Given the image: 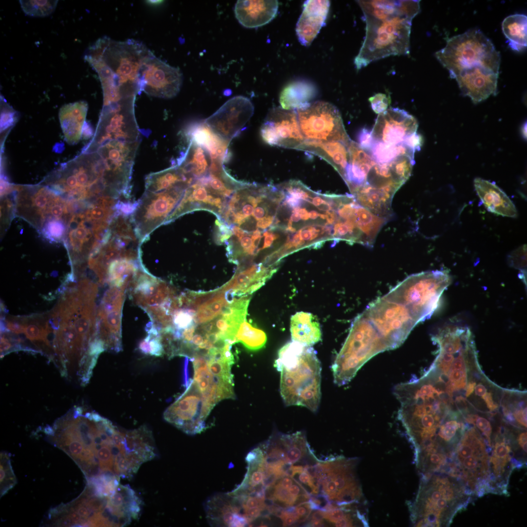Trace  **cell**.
Instances as JSON below:
<instances>
[{"label": "cell", "instance_id": "cell-1", "mask_svg": "<svg viewBox=\"0 0 527 527\" xmlns=\"http://www.w3.org/2000/svg\"><path fill=\"white\" fill-rule=\"evenodd\" d=\"M365 22V35L354 64L358 70L390 56L409 53L413 19L419 0H358Z\"/></svg>", "mask_w": 527, "mask_h": 527}, {"label": "cell", "instance_id": "cell-2", "mask_svg": "<svg viewBox=\"0 0 527 527\" xmlns=\"http://www.w3.org/2000/svg\"><path fill=\"white\" fill-rule=\"evenodd\" d=\"M66 199L93 201L101 197L121 199L114 173L97 151L82 152L49 174L43 182Z\"/></svg>", "mask_w": 527, "mask_h": 527}, {"label": "cell", "instance_id": "cell-3", "mask_svg": "<svg viewBox=\"0 0 527 527\" xmlns=\"http://www.w3.org/2000/svg\"><path fill=\"white\" fill-rule=\"evenodd\" d=\"M274 366L281 372L280 392L285 405L316 412L321 399V366L314 349L289 342L279 350Z\"/></svg>", "mask_w": 527, "mask_h": 527}, {"label": "cell", "instance_id": "cell-4", "mask_svg": "<svg viewBox=\"0 0 527 527\" xmlns=\"http://www.w3.org/2000/svg\"><path fill=\"white\" fill-rule=\"evenodd\" d=\"M474 499L460 481L446 473L422 474L409 508L411 521L416 527H449Z\"/></svg>", "mask_w": 527, "mask_h": 527}, {"label": "cell", "instance_id": "cell-5", "mask_svg": "<svg viewBox=\"0 0 527 527\" xmlns=\"http://www.w3.org/2000/svg\"><path fill=\"white\" fill-rule=\"evenodd\" d=\"M16 215L46 240L64 243L75 203L44 185L12 186Z\"/></svg>", "mask_w": 527, "mask_h": 527}, {"label": "cell", "instance_id": "cell-6", "mask_svg": "<svg viewBox=\"0 0 527 527\" xmlns=\"http://www.w3.org/2000/svg\"><path fill=\"white\" fill-rule=\"evenodd\" d=\"M489 450L480 432L466 423L462 436L449 454L445 473L460 481L475 498L490 493Z\"/></svg>", "mask_w": 527, "mask_h": 527}, {"label": "cell", "instance_id": "cell-7", "mask_svg": "<svg viewBox=\"0 0 527 527\" xmlns=\"http://www.w3.org/2000/svg\"><path fill=\"white\" fill-rule=\"evenodd\" d=\"M243 182L231 177L223 166L212 169L205 175L195 179L186 188L164 224L196 210L208 211L218 217L231 195Z\"/></svg>", "mask_w": 527, "mask_h": 527}, {"label": "cell", "instance_id": "cell-8", "mask_svg": "<svg viewBox=\"0 0 527 527\" xmlns=\"http://www.w3.org/2000/svg\"><path fill=\"white\" fill-rule=\"evenodd\" d=\"M385 350L387 349L382 339L363 312L353 322L332 365L334 383L339 386L348 384L367 361Z\"/></svg>", "mask_w": 527, "mask_h": 527}, {"label": "cell", "instance_id": "cell-9", "mask_svg": "<svg viewBox=\"0 0 527 527\" xmlns=\"http://www.w3.org/2000/svg\"><path fill=\"white\" fill-rule=\"evenodd\" d=\"M435 57L454 79L462 70L477 65L499 73L501 57L491 41L479 29H470L448 39Z\"/></svg>", "mask_w": 527, "mask_h": 527}, {"label": "cell", "instance_id": "cell-10", "mask_svg": "<svg viewBox=\"0 0 527 527\" xmlns=\"http://www.w3.org/2000/svg\"><path fill=\"white\" fill-rule=\"evenodd\" d=\"M451 282L446 270L422 272L408 276L386 295L404 305L418 324L434 313Z\"/></svg>", "mask_w": 527, "mask_h": 527}, {"label": "cell", "instance_id": "cell-11", "mask_svg": "<svg viewBox=\"0 0 527 527\" xmlns=\"http://www.w3.org/2000/svg\"><path fill=\"white\" fill-rule=\"evenodd\" d=\"M387 349L400 346L418 324L408 309L386 295L371 302L363 312Z\"/></svg>", "mask_w": 527, "mask_h": 527}, {"label": "cell", "instance_id": "cell-12", "mask_svg": "<svg viewBox=\"0 0 527 527\" xmlns=\"http://www.w3.org/2000/svg\"><path fill=\"white\" fill-rule=\"evenodd\" d=\"M188 186L184 183L157 192L144 191L132 215L136 235L142 243L164 224Z\"/></svg>", "mask_w": 527, "mask_h": 527}, {"label": "cell", "instance_id": "cell-13", "mask_svg": "<svg viewBox=\"0 0 527 527\" xmlns=\"http://www.w3.org/2000/svg\"><path fill=\"white\" fill-rule=\"evenodd\" d=\"M295 111L305 140L350 143L351 140L341 115L332 104L324 101H313Z\"/></svg>", "mask_w": 527, "mask_h": 527}, {"label": "cell", "instance_id": "cell-14", "mask_svg": "<svg viewBox=\"0 0 527 527\" xmlns=\"http://www.w3.org/2000/svg\"><path fill=\"white\" fill-rule=\"evenodd\" d=\"M519 447L517 439L508 428L504 426L498 427L491 438L489 452L491 493L509 495L507 487L510 475L514 470L520 469L526 464V462L515 457L517 451L524 453Z\"/></svg>", "mask_w": 527, "mask_h": 527}, {"label": "cell", "instance_id": "cell-15", "mask_svg": "<svg viewBox=\"0 0 527 527\" xmlns=\"http://www.w3.org/2000/svg\"><path fill=\"white\" fill-rule=\"evenodd\" d=\"M185 391L164 411V419L188 434L205 428V420L213 406L204 398L195 381L190 380Z\"/></svg>", "mask_w": 527, "mask_h": 527}, {"label": "cell", "instance_id": "cell-16", "mask_svg": "<svg viewBox=\"0 0 527 527\" xmlns=\"http://www.w3.org/2000/svg\"><path fill=\"white\" fill-rule=\"evenodd\" d=\"M134 107L102 108L94 137L82 152H93L100 146L112 141H140Z\"/></svg>", "mask_w": 527, "mask_h": 527}, {"label": "cell", "instance_id": "cell-17", "mask_svg": "<svg viewBox=\"0 0 527 527\" xmlns=\"http://www.w3.org/2000/svg\"><path fill=\"white\" fill-rule=\"evenodd\" d=\"M126 287L112 286L104 294L99 308L96 328L105 349H122L121 322Z\"/></svg>", "mask_w": 527, "mask_h": 527}, {"label": "cell", "instance_id": "cell-18", "mask_svg": "<svg viewBox=\"0 0 527 527\" xmlns=\"http://www.w3.org/2000/svg\"><path fill=\"white\" fill-rule=\"evenodd\" d=\"M260 134L268 144L288 149L297 150L305 141L296 111L281 107L270 110L261 126Z\"/></svg>", "mask_w": 527, "mask_h": 527}, {"label": "cell", "instance_id": "cell-19", "mask_svg": "<svg viewBox=\"0 0 527 527\" xmlns=\"http://www.w3.org/2000/svg\"><path fill=\"white\" fill-rule=\"evenodd\" d=\"M142 76V91L149 96L163 99L176 96L183 80L180 69L166 63L153 53L143 64Z\"/></svg>", "mask_w": 527, "mask_h": 527}, {"label": "cell", "instance_id": "cell-20", "mask_svg": "<svg viewBox=\"0 0 527 527\" xmlns=\"http://www.w3.org/2000/svg\"><path fill=\"white\" fill-rule=\"evenodd\" d=\"M253 112L254 106L249 99L236 96L227 101L204 122L216 135L230 142L244 128Z\"/></svg>", "mask_w": 527, "mask_h": 527}, {"label": "cell", "instance_id": "cell-21", "mask_svg": "<svg viewBox=\"0 0 527 527\" xmlns=\"http://www.w3.org/2000/svg\"><path fill=\"white\" fill-rule=\"evenodd\" d=\"M418 126L416 119L408 112L398 108H390L379 114L371 134L376 142L397 145L403 143L407 137L416 132Z\"/></svg>", "mask_w": 527, "mask_h": 527}, {"label": "cell", "instance_id": "cell-22", "mask_svg": "<svg viewBox=\"0 0 527 527\" xmlns=\"http://www.w3.org/2000/svg\"><path fill=\"white\" fill-rule=\"evenodd\" d=\"M498 76L487 68L477 65L461 71L454 79L463 94L477 103L497 94Z\"/></svg>", "mask_w": 527, "mask_h": 527}, {"label": "cell", "instance_id": "cell-23", "mask_svg": "<svg viewBox=\"0 0 527 527\" xmlns=\"http://www.w3.org/2000/svg\"><path fill=\"white\" fill-rule=\"evenodd\" d=\"M205 506L207 519L212 526L244 527L250 524L239 500L228 493L214 495Z\"/></svg>", "mask_w": 527, "mask_h": 527}, {"label": "cell", "instance_id": "cell-24", "mask_svg": "<svg viewBox=\"0 0 527 527\" xmlns=\"http://www.w3.org/2000/svg\"><path fill=\"white\" fill-rule=\"evenodd\" d=\"M130 284L131 296L142 308L159 305L166 299L174 297L175 291L166 283L157 279L144 268L135 277Z\"/></svg>", "mask_w": 527, "mask_h": 527}, {"label": "cell", "instance_id": "cell-25", "mask_svg": "<svg viewBox=\"0 0 527 527\" xmlns=\"http://www.w3.org/2000/svg\"><path fill=\"white\" fill-rule=\"evenodd\" d=\"M329 0H306L296 24V31L301 44L309 46L324 26L329 12Z\"/></svg>", "mask_w": 527, "mask_h": 527}, {"label": "cell", "instance_id": "cell-26", "mask_svg": "<svg viewBox=\"0 0 527 527\" xmlns=\"http://www.w3.org/2000/svg\"><path fill=\"white\" fill-rule=\"evenodd\" d=\"M191 359L194 368L193 380L210 405L214 407L223 399L235 398L234 391L220 384L210 372L206 356L196 354Z\"/></svg>", "mask_w": 527, "mask_h": 527}, {"label": "cell", "instance_id": "cell-27", "mask_svg": "<svg viewBox=\"0 0 527 527\" xmlns=\"http://www.w3.org/2000/svg\"><path fill=\"white\" fill-rule=\"evenodd\" d=\"M276 267H270L262 263L254 264L237 270L233 278L221 289L225 292L232 290L234 296L248 295L256 291L277 271Z\"/></svg>", "mask_w": 527, "mask_h": 527}, {"label": "cell", "instance_id": "cell-28", "mask_svg": "<svg viewBox=\"0 0 527 527\" xmlns=\"http://www.w3.org/2000/svg\"><path fill=\"white\" fill-rule=\"evenodd\" d=\"M277 0H238L234 7L239 22L248 28H257L269 23L276 16Z\"/></svg>", "mask_w": 527, "mask_h": 527}, {"label": "cell", "instance_id": "cell-29", "mask_svg": "<svg viewBox=\"0 0 527 527\" xmlns=\"http://www.w3.org/2000/svg\"><path fill=\"white\" fill-rule=\"evenodd\" d=\"M124 447L126 456L135 473L143 463L155 456L151 431L145 426L125 433Z\"/></svg>", "mask_w": 527, "mask_h": 527}, {"label": "cell", "instance_id": "cell-30", "mask_svg": "<svg viewBox=\"0 0 527 527\" xmlns=\"http://www.w3.org/2000/svg\"><path fill=\"white\" fill-rule=\"evenodd\" d=\"M348 151L349 161L342 177L353 194L364 185L368 172L376 162L367 151L352 140Z\"/></svg>", "mask_w": 527, "mask_h": 527}, {"label": "cell", "instance_id": "cell-31", "mask_svg": "<svg viewBox=\"0 0 527 527\" xmlns=\"http://www.w3.org/2000/svg\"><path fill=\"white\" fill-rule=\"evenodd\" d=\"M474 185L477 195L488 211L504 217H517L515 205L495 183L476 178L474 181Z\"/></svg>", "mask_w": 527, "mask_h": 527}, {"label": "cell", "instance_id": "cell-32", "mask_svg": "<svg viewBox=\"0 0 527 527\" xmlns=\"http://www.w3.org/2000/svg\"><path fill=\"white\" fill-rule=\"evenodd\" d=\"M349 143L305 140L297 150L320 157L332 165L342 177L349 161Z\"/></svg>", "mask_w": 527, "mask_h": 527}, {"label": "cell", "instance_id": "cell-33", "mask_svg": "<svg viewBox=\"0 0 527 527\" xmlns=\"http://www.w3.org/2000/svg\"><path fill=\"white\" fill-rule=\"evenodd\" d=\"M88 110V104L81 101L63 105L59 119L64 139L70 144L78 143L82 135Z\"/></svg>", "mask_w": 527, "mask_h": 527}, {"label": "cell", "instance_id": "cell-34", "mask_svg": "<svg viewBox=\"0 0 527 527\" xmlns=\"http://www.w3.org/2000/svg\"><path fill=\"white\" fill-rule=\"evenodd\" d=\"M290 330L292 341L306 346H311L321 339L319 322L311 313L301 311L292 316Z\"/></svg>", "mask_w": 527, "mask_h": 527}, {"label": "cell", "instance_id": "cell-35", "mask_svg": "<svg viewBox=\"0 0 527 527\" xmlns=\"http://www.w3.org/2000/svg\"><path fill=\"white\" fill-rule=\"evenodd\" d=\"M317 94L316 86L311 82L305 80L292 81L281 92V107L286 110L300 109L312 102Z\"/></svg>", "mask_w": 527, "mask_h": 527}, {"label": "cell", "instance_id": "cell-36", "mask_svg": "<svg viewBox=\"0 0 527 527\" xmlns=\"http://www.w3.org/2000/svg\"><path fill=\"white\" fill-rule=\"evenodd\" d=\"M193 181L179 166L174 164L165 170L148 175L145 180V191H162L181 184L190 185Z\"/></svg>", "mask_w": 527, "mask_h": 527}, {"label": "cell", "instance_id": "cell-37", "mask_svg": "<svg viewBox=\"0 0 527 527\" xmlns=\"http://www.w3.org/2000/svg\"><path fill=\"white\" fill-rule=\"evenodd\" d=\"M527 17L516 14L506 18L502 24V31L513 50L520 51L527 46Z\"/></svg>", "mask_w": 527, "mask_h": 527}, {"label": "cell", "instance_id": "cell-38", "mask_svg": "<svg viewBox=\"0 0 527 527\" xmlns=\"http://www.w3.org/2000/svg\"><path fill=\"white\" fill-rule=\"evenodd\" d=\"M108 503L133 519L139 518L142 501L129 485H119L114 494L108 498Z\"/></svg>", "mask_w": 527, "mask_h": 527}, {"label": "cell", "instance_id": "cell-39", "mask_svg": "<svg viewBox=\"0 0 527 527\" xmlns=\"http://www.w3.org/2000/svg\"><path fill=\"white\" fill-rule=\"evenodd\" d=\"M367 152L376 162L379 164L389 163L401 155H407L414 158L415 153L414 150L404 143L397 145H389L376 141Z\"/></svg>", "mask_w": 527, "mask_h": 527}, {"label": "cell", "instance_id": "cell-40", "mask_svg": "<svg viewBox=\"0 0 527 527\" xmlns=\"http://www.w3.org/2000/svg\"><path fill=\"white\" fill-rule=\"evenodd\" d=\"M223 292L221 288L219 289L213 297L198 306L194 316L197 325L209 322L220 315L223 307L228 304Z\"/></svg>", "mask_w": 527, "mask_h": 527}, {"label": "cell", "instance_id": "cell-41", "mask_svg": "<svg viewBox=\"0 0 527 527\" xmlns=\"http://www.w3.org/2000/svg\"><path fill=\"white\" fill-rule=\"evenodd\" d=\"M267 340L265 332L253 326L245 320L242 323L237 332L235 343H241L251 350H257L264 347Z\"/></svg>", "mask_w": 527, "mask_h": 527}, {"label": "cell", "instance_id": "cell-42", "mask_svg": "<svg viewBox=\"0 0 527 527\" xmlns=\"http://www.w3.org/2000/svg\"><path fill=\"white\" fill-rule=\"evenodd\" d=\"M505 422L520 430L527 428V406L525 400L515 401L502 405Z\"/></svg>", "mask_w": 527, "mask_h": 527}, {"label": "cell", "instance_id": "cell-43", "mask_svg": "<svg viewBox=\"0 0 527 527\" xmlns=\"http://www.w3.org/2000/svg\"><path fill=\"white\" fill-rule=\"evenodd\" d=\"M146 331L148 335L139 343V350L145 355L162 356L164 352L159 330L151 322L146 325Z\"/></svg>", "mask_w": 527, "mask_h": 527}, {"label": "cell", "instance_id": "cell-44", "mask_svg": "<svg viewBox=\"0 0 527 527\" xmlns=\"http://www.w3.org/2000/svg\"><path fill=\"white\" fill-rule=\"evenodd\" d=\"M58 2V0H20L24 13L34 17L50 15L55 10Z\"/></svg>", "mask_w": 527, "mask_h": 527}, {"label": "cell", "instance_id": "cell-45", "mask_svg": "<svg viewBox=\"0 0 527 527\" xmlns=\"http://www.w3.org/2000/svg\"><path fill=\"white\" fill-rule=\"evenodd\" d=\"M464 417L466 423L474 426L480 432L487 446L490 448L492 428L490 421L484 416L478 414L468 413Z\"/></svg>", "mask_w": 527, "mask_h": 527}, {"label": "cell", "instance_id": "cell-46", "mask_svg": "<svg viewBox=\"0 0 527 527\" xmlns=\"http://www.w3.org/2000/svg\"><path fill=\"white\" fill-rule=\"evenodd\" d=\"M307 445L304 434L298 432L294 443L285 449L286 461L292 464L298 462L304 455Z\"/></svg>", "mask_w": 527, "mask_h": 527}, {"label": "cell", "instance_id": "cell-47", "mask_svg": "<svg viewBox=\"0 0 527 527\" xmlns=\"http://www.w3.org/2000/svg\"><path fill=\"white\" fill-rule=\"evenodd\" d=\"M195 310L186 308L176 310L172 315L173 327L182 330L195 324Z\"/></svg>", "mask_w": 527, "mask_h": 527}, {"label": "cell", "instance_id": "cell-48", "mask_svg": "<svg viewBox=\"0 0 527 527\" xmlns=\"http://www.w3.org/2000/svg\"><path fill=\"white\" fill-rule=\"evenodd\" d=\"M510 266L521 270V277L525 280L527 267V245L524 244L512 251L507 257Z\"/></svg>", "mask_w": 527, "mask_h": 527}, {"label": "cell", "instance_id": "cell-49", "mask_svg": "<svg viewBox=\"0 0 527 527\" xmlns=\"http://www.w3.org/2000/svg\"><path fill=\"white\" fill-rule=\"evenodd\" d=\"M369 101L373 110L377 114H381L387 110L391 100L389 96L383 93H378L370 97Z\"/></svg>", "mask_w": 527, "mask_h": 527}, {"label": "cell", "instance_id": "cell-50", "mask_svg": "<svg viewBox=\"0 0 527 527\" xmlns=\"http://www.w3.org/2000/svg\"><path fill=\"white\" fill-rule=\"evenodd\" d=\"M357 139L359 146L367 151L371 148L375 142L372 136L371 131L365 128L359 132Z\"/></svg>", "mask_w": 527, "mask_h": 527}, {"label": "cell", "instance_id": "cell-51", "mask_svg": "<svg viewBox=\"0 0 527 527\" xmlns=\"http://www.w3.org/2000/svg\"><path fill=\"white\" fill-rule=\"evenodd\" d=\"M350 511V509L345 508L344 507L336 508L328 511H324V518L334 524L349 513Z\"/></svg>", "mask_w": 527, "mask_h": 527}, {"label": "cell", "instance_id": "cell-52", "mask_svg": "<svg viewBox=\"0 0 527 527\" xmlns=\"http://www.w3.org/2000/svg\"><path fill=\"white\" fill-rule=\"evenodd\" d=\"M308 501L301 503L295 507V513L297 515V521L299 522L305 521L308 517L311 512Z\"/></svg>", "mask_w": 527, "mask_h": 527}, {"label": "cell", "instance_id": "cell-53", "mask_svg": "<svg viewBox=\"0 0 527 527\" xmlns=\"http://www.w3.org/2000/svg\"><path fill=\"white\" fill-rule=\"evenodd\" d=\"M403 143L415 152L420 150L423 144V138L415 132L407 137Z\"/></svg>", "mask_w": 527, "mask_h": 527}, {"label": "cell", "instance_id": "cell-54", "mask_svg": "<svg viewBox=\"0 0 527 527\" xmlns=\"http://www.w3.org/2000/svg\"><path fill=\"white\" fill-rule=\"evenodd\" d=\"M280 518L283 521V526L285 527L291 526L297 521L295 512L289 513L285 511Z\"/></svg>", "mask_w": 527, "mask_h": 527}, {"label": "cell", "instance_id": "cell-55", "mask_svg": "<svg viewBox=\"0 0 527 527\" xmlns=\"http://www.w3.org/2000/svg\"><path fill=\"white\" fill-rule=\"evenodd\" d=\"M334 525L337 527H348L353 526V519L350 513L336 521Z\"/></svg>", "mask_w": 527, "mask_h": 527}, {"label": "cell", "instance_id": "cell-56", "mask_svg": "<svg viewBox=\"0 0 527 527\" xmlns=\"http://www.w3.org/2000/svg\"><path fill=\"white\" fill-rule=\"evenodd\" d=\"M517 441L521 449L527 453V431H521L516 438Z\"/></svg>", "mask_w": 527, "mask_h": 527}, {"label": "cell", "instance_id": "cell-57", "mask_svg": "<svg viewBox=\"0 0 527 527\" xmlns=\"http://www.w3.org/2000/svg\"><path fill=\"white\" fill-rule=\"evenodd\" d=\"M276 483H278L283 487L288 489L292 485L293 480L290 477L284 476L282 477L279 482L277 481Z\"/></svg>", "mask_w": 527, "mask_h": 527}, {"label": "cell", "instance_id": "cell-58", "mask_svg": "<svg viewBox=\"0 0 527 527\" xmlns=\"http://www.w3.org/2000/svg\"><path fill=\"white\" fill-rule=\"evenodd\" d=\"M11 345L9 341L4 337L1 338L0 341V351L3 352L9 349Z\"/></svg>", "mask_w": 527, "mask_h": 527}, {"label": "cell", "instance_id": "cell-59", "mask_svg": "<svg viewBox=\"0 0 527 527\" xmlns=\"http://www.w3.org/2000/svg\"><path fill=\"white\" fill-rule=\"evenodd\" d=\"M289 493L293 496L297 497L298 495H301L300 491L301 489L298 485L294 484L292 485L288 489Z\"/></svg>", "mask_w": 527, "mask_h": 527}, {"label": "cell", "instance_id": "cell-60", "mask_svg": "<svg viewBox=\"0 0 527 527\" xmlns=\"http://www.w3.org/2000/svg\"><path fill=\"white\" fill-rule=\"evenodd\" d=\"M324 511L319 510L312 515V519L322 520L324 518Z\"/></svg>", "mask_w": 527, "mask_h": 527}, {"label": "cell", "instance_id": "cell-61", "mask_svg": "<svg viewBox=\"0 0 527 527\" xmlns=\"http://www.w3.org/2000/svg\"><path fill=\"white\" fill-rule=\"evenodd\" d=\"M309 527H323L324 526L323 520L312 519V520L308 524Z\"/></svg>", "mask_w": 527, "mask_h": 527}, {"label": "cell", "instance_id": "cell-62", "mask_svg": "<svg viewBox=\"0 0 527 527\" xmlns=\"http://www.w3.org/2000/svg\"><path fill=\"white\" fill-rule=\"evenodd\" d=\"M43 431L45 434L48 435L53 436L54 434V431L53 428L48 425L45 426L43 429Z\"/></svg>", "mask_w": 527, "mask_h": 527}, {"label": "cell", "instance_id": "cell-63", "mask_svg": "<svg viewBox=\"0 0 527 527\" xmlns=\"http://www.w3.org/2000/svg\"><path fill=\"white\" fill-rule=\"evenodd\" d=\"M146 2H147V3L153 5H156L160 4V3H161L162 2V0H147V1H146Z\"/></svg>", "mask_w": 527, "mask_h": 527}]
</instances>
